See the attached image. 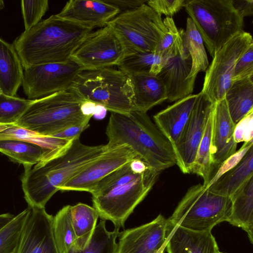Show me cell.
I'll use <instances>...</instances> for the list:
<instances>
[{
    "label": "cell",
    "mask_w": 253,
    "mask_h": 253,
    "mask_svg": "<svg viewBox=\"0 0 253 253\" xmlns=\"http://www.w3.org/2000/svg\"><path fill=\"white\" fill-rule=\"evenodd\" d=\"M108 149L106 144H84L79 137L60 152L42 160L33 167L24 168L22 188L28 206L45 208L63 184Z\"/></svg>",
    "instance_id": "cell-1"
},
{
    "label": "cell",
    "mask_w": 253,
    "mask_h": 253,
    "mask_svg": "<svg viewBox=\"0 0 253 253\" xmlns=\"http://www.w3.org/2000/svg\"><path fill=\"white\" fill-rule=\"evenodd\" d=\"M92 29L56 14L24 31L13 42L23 69L69 60Z\"/></svg>",
    "instance_id": "cell-2"
},
{
    "label": "cell",
    "mask_w": 253,
    "mask_h": 253,
    "mask_svg": "<svg viewBox=\"0 0 253 253\" xmlns=\"http://www.w3.org/2000/svg\"><path fill=\"white\" fill-rule=\"evenodd\" d=\"M106 134L109 149L127 145L140 159L160 173L176 164L171 143L145 112H111Z\"/></svg>",
    "instance_id": "cell-3"
},
{
    "label": "cell",
    "mask_w": 253,
    "mask_h": 253,
    "mask_svg": "<svg viewBox=\"0 0 253 253\" xmlns=\"http://www.w3.org/2000/svg\"><path fill=\"white\" fill-rule=\"evenodd\" d=\"M130 162L101 179L90 193L93 208L100 218L111 221L118 229L124 227L127 218L147 196L161 173L151 168L136 172Z\"/></svg>",
    "instance_id": "cell-4"
},
{
    "label": "cell",
    "mask_w": 253,
    "mask_h": 253,
    "mask_svg": "<svg viewBox=\"0 0 253 253\" xmlns=\"http://www.w3.org/2000/svg\"><path fill=\"white\" fill-rule=\"evenodd\" d=\"M85 101L71 87L34 100L15 126L50 137L69 127L88 124L91 117L81 110Z\"/></svg>",
    "instance_id": "cell-5"
},
{
    "label": "cell",
    "mask_w": 253,
    "mask_h": 253,
    "mask_svg": "<svg viewBox=\"0 0 253 253\" xmlns=\"http://www.w3.org/2000/svg\"><path fill=\"white\" fill-rule=\"evenodd\" d=\"M184 7L211 56L244 31V18L232 0H186Z\"/></svg>",
    "instance_id": "cell-6"
},
{
    "label": "cell",
    "mask_w": 253,
    "mask_h": 253,
    "mask_svg": "<svg viewBox=\"0 0 253 253\" xmlns=\"http://www.w3.org/2000/svg\"><path fill=\"white\" fill-rule=\"evenodd\" d=\"M70 87L84 100L102 106L110 112L126 114L135 110L130 80L120 70L107 67L83 71Z\"/></svg>",
    "instance_id": "cell-7"
},
{
    "label": "cell",
    "mask_w": 253,
    "mask_h": 253,
    "mask_svg": "<svg viewBox=\"0 0 253 253\" xmlns=\"http://www.w3.org/2000/svg\"><path fill=\"white\" fill-rule=\"evenodd\" d=\"M230 197L210 191L198 184L190 187L168 218V227L178 226L196 232H210L227 221L230 214Z\"/></svg>",
    "instance_id": "cell-8"
},
{
    "label": "cell",
    "mask_w": 253,
    "mask_h": 253,
    "mask_svg": "<svg viewBox=\"0 0 253 253\" xmlns=\"http://www.w3.org/2000/svg\"><path fill=\"white\" fill-rule=\"evenodd\" d=\"M107 25L122 42L126 54L135 51L155 52L168 31L161 15L146 3L120 12Z\"/></svg>",
    "instance_id": "cell-9"
},
{
    "label": "cell",
    "mask_w": 253,
    "mask_h": 253,
    "mask_svg": "<svg viewBox=\"0 0 253 253\" xmlns=\"http://www.w3.org/2000/svg\"><path fill=\"white\" fill-rule=\"evenodd\" d=\"M253 44L251 34L243 31L234 36L215 52L206 70L201 91L211 102L215 103L224 98L232 84L237 61Z\"/></svg>",
    "instance_id": "cell-10"
},
{
    "label": "cell",
    "mask_w": 253,
    "mask_h": 253,
    "mask_svg": "<svg viewBox=\"0 0 253 253\" xmlns=\"http://www.w3.org/2000/svg\"><path fill=\"white\" fill-rule=\"evenodd\" d=\"M71 58L64 62L37 65L23 69L22 85L28 99L36 100L71 87L83 71Z\"/></svg>",
    "instance_id": "cell-11"
},
{
    "label": "cell",
    "mask_w": 253,
    "mask_h": 253,
    "mask_svg": "<svg viewBox=\"0 0 253 253\" xmlns=\"http://www.w3.org/2000/svg\"><path fill=\"white\" fill-rule=\"evenodd\" d=\"M126 55L122 42L107 25L90 32L70 58L84 71L118 66Z\"/></svg>",
    "instance_id": "cell-12"
},
{
    "label": "cell",
    "mask_w": 253,
    "mask_h": 253,
    "mask_svg": "<svg viewBox=\"0 0 253 253\" xmlns=\"http://www.w3.org/2000/svg\"><path fill=\"white\" fill-rule=\"evenodd\" d=\"M136 158L138 157L127 145L108 148L63 184L59 190L91 193L101 179Z\"/></svg>",
    "instance_id": "cell-13"
},
{
    "label": "cell",
    "mask_w": 253,
    "mask_h": 253,
    "mask_svg": "<svg viewBox=\"0 0 253 253\" xmlns=\"http://www.w3.org/2000/svg\"><path fill=\"white\" fill-rule=\"evenodd\" d=\"M214 103L201 92L182 133L173 148L176 164L182 172L190 173L197 150Z\"/></svg>",
    "instance_id": "cell-14"
},
{
    "label": "cell",
    "mask_w": 253,
    "mask_h": 253,
    "mask_svg": "<svg viewBox=\"0 0 253 253\" xmlns=\"http://www.w3.org/2000/svg\"><path fill=\"white\" fill-rule=\"evenodd\" d=\"M168 220L159 214L152 221L120 233L117 253H164Z\"/></svg>",
    "instance_id": "cell-15"
},
{
    "label": "cell",
    "mask_w": 253,
    "mask_h": 253,
    "mask_svg": "<svg viewBox=\"0 0 253 253\" xmlns=\"http://www.w3.org/2000/svg\"><path fill=\"white\" fill-rule=\"evenodd\" d=\"M53 219L45 208H31L16 253H59L53 233Z\"/></svg>",
    "instance_id": "cell-16"
},
{
    "label": "cell",
    "mask_w": 253,
    "mask_h": 253,
    "mask_svg": "<svg viewBox=\"0 0 253 253\" xmlns=\"http://www.w3.org/2000/svg\"><path fill=\"white\" fill-rule=\"evenodd\" d=\"M235 126L225 98L214 103L210 148L212 171H216L220 165L236 152Z\"/></svg>",
    "instance_id": "cell-17"
},
{
    "label": "cell",
    "mask_w": 253,
    "mask_h": 253,
    "mask_svg": "<svg viewBox=\"0 0 253 253\" xmlns=\"http://www.w3.org/2000/svg\"><path fill=\"white\" fill-rule=\"evenodd\" d=\"M120 13L118 8L103 0H70L56 15L92 30L106 26Z\"/></svg>",
    "instance_id": "cell-18"
},
{
    "label": "cell",
    "mask_w": 253,
    "mask_h": 253,
    "mask_svg": "<svg viewBox=\"0 0 253 253\" xmlns=\"http://www.w3.org/2000/svg\"><path fill=\"white\" fill-rule=\"evenodd\" d=\"M191 66L190 56L183 59L177 54L170 58L157 74L165 85L168 101H176L192 94L196 77L188 78Z\"/></svg>",
    "instance_id": "cell-19"
},
{
    "label": "cell",
    "mask_w": 253,
    "mask_h": 253,
    "mask_svg": "<svg viewBox=\"0 0 253 253\" xmlns=\"http://www.w3.org/2000/svg\"><path fill=\"white\" fill-rule=\"evenodd\" d=\"M165 249L168 253H218L216 241L210 232H196L180 226L168 227Z\"/></svg>",
    "instance_id": "cell-20"
},
{
    "label": "cell",
    "mask_w": 253,
    "mask_h": 253,
    "mask_svg": "<svg viewBox=\"0 0 253 253\" xmlns=\"http://www.w3.org/2000/svg\"><path fill=\"white\" fill-rule=\"evenodd\" d=\"M197 97L198 94L189 95L153 116L156 126L171 143L173 149L189 118Z\"/></svg>",
    "instance_id": "cell-21"
},
{
    "label": "cell",
    "mask_w": 253,
    "mask_h": 253,
    "mask_svg": "<svg viewBox=\"0 0 253 253\" xmlns=\"http://www.w3.org/2000/svg\"><path fill=\"white\" fill-rule=\"evenodd\" d=\"M127 76L132 86L136 110L146 113L167 100L165 85L157 76L150 74Z\"/></svg>",
    "instance_id": "cell-22"
},
{
    "label": "cell",
    "mask_w": 253,
    "mask_h": 253,
    "mask_svg": "<svg viewBox=\"0 0 253 253\" xmlns=\"http://www.w3.org/2000/svg\"><path fill=\"white\" fill-rule=\"evenodd\" d=\"M231 209L227 222L246 232L253 241V176L230 197Z\"/></svg>",
    "instance_id": "cell-23"
},
{
    "label": "cell",
    "mask_w": 253,
    "mask_h": 253,
    "mask_svg": "<svg viewBox=\"0 0 253 253\" xmlns=\"http://www.w3.org/2000/svg\"><path fill=\"white\" fill-rule=\"evenodd\" d=\"M23 68L12 44L0 37V90L15 96L22 85Z\"/></svg>",
    "instance_id": "cell-24"
},
{
    "label": "cell",
    "mask_w": 253,
    "mask_h": 253,
    "mask_svg": "<svg viewBox=\"0 0 253 253\" xmlns=\"http://www.w3.org/2000/svg\"><path fill=\"white\" fill-rule=\"evenodd\" d=\"M60 151H54L37 143L21 139H0V152L12 161L22 164L24 168L32 167Z\"/></svg>",
    "instance_id": "cell-25"
},
{
    "label": "cell",
    "mask_w": 253,
    "mask_h": 253,
    "mask_svg": "<svg viewBox=\"0 0 253 253\" xmlns=\"http://www.w3.org/2000/svg\"><path fill=\"white\" fill-rule=\"evenodd\" d=\"M253 176V145L235 166L222 174L207 188L216 194L230 198Z\"/></svg>",
    "instance_id": "cell-26"
},
{
    "label": "cell",
    "mask_w": 253,
    "mask_h": 253,
    "mask_svg": "<svg viewBox=\"0 0 253 253\" xmlns=\"http://www.w3.org/2000/svg\"><path fill=\"white\" fill-rule=\"evenodd\" d=\"M224 98L230 118L236 125L253 111V78L233 82Z\"/></svg>",
    "instance_id": "cell-27"
},
{
    "label": "cell",
    "mask_w": 253,
    "mask_h": 253,
    "mask_svg": "<svg viewBox=\"0 0 253 253\" xmlns=\"http://www.w3.org/2000/svg\"><path fill=\"white\" fill-rule=\"evenodd\" d=\"M72 217L76 236V249L83 250L90 240L99 214L93 207L80 203L72 206Z\"/></svg>",
    "instance_id": "cell-28"
},
{
    "label": "cell",
    "mask_w": 253,
    "mask_h": 253,
    "mask_svg": "<svg viewBox=\"0 0 253 253\" xmlns=\"http://www.w3.org/2000/svg\"><path fill=\"white\" fill-rule=\"evenodd\" d=\"M162 57L158 52L135 51L127 54L117 66L127 75H157L162 68Z\"/></svg>",
    "instance_id": "cell-29"
},
{
    "label": "cell",
    "mask_w": 253,
    "mask_h": 253,
    "mask_svg": "<svg viewBox=\"0 0 253 253\" xmlns=\"http://www.w3.org/2000/svg\"><path fill=\"white\" fill-rule=\"evenodd\" d=\"M183 40L192 60L191 70L188 78L196 77L199 72L207 70L209 63L203 39L190 17L187 19Z\"/></svg>",
    "instance_id": "cell-30"
},
{
    "label": "cell",
    "mask_w": 253,
    "mask_h": 253,
    "mask_svg": "<svg viewBox=\"0 0 253 253\" xmlns=\"http://www.w3.org/2000/svg\"><path fill=\"white\" fill-rule=\"evenodd\" d=\"M53 230L59 253H66L71 250H76L72 206H64L53 216Z\"/></svg>",
    "instance_id": "cell-31"
},
{
    "label": "cell",
    "mask_w": 253,
    "mask_h": 253,
    "mask_svg": "<svg viewBox=\"0 0 253 253\" xmlns=\"http://www.w3.org/2000/svg\"><path fill=\"white\" fill-rule=\"evenodd\" d=\"M119 229L109 231L106 221L101 220L96 225L90 240L83 250H70L66 253H117L116 239L120 235Z\"/></svg>",
    "instance_id": "cell-32"
},
{
    "label": "cell",
    "mask_w": 253,
    "mask_h": 253,
    "mask_svg": "<svg viewBox=\"0 0 253 253\" xmlns=\"http://www.w3.org/2000/svg\"><path fill=\"white\" fill-rule=\"evenodd\" d=\"M213 110L208 119L190 172L201 176L204 181L203 185L205 187L208 185L212 174L210 148L211 139Z\"/></svg>",
    "instance_id": "cell-33"
},
{
    "label": "cell",
    "mask_w": 253,
    "mask_h": 253,
    "mask_svg": "<svg viewBox=\"0 0 253 253\" xmlns=\"http://www.w3.org/2000/svg\"><path fill=\"white\" fill-rule=\"evenodd\" d=\"M30 211L28 206L0 230V253H16L22 231Z\"/></svg>",
    "instance_id": "cell-34"
},
{
    "label": "cell",
    "mask_w": 253,
    "mask_h": 253,
    "mask_svg": "<svg viewBox=\"0 0 253 253\" xmlns=\"http://www.w3.org/2000/svg\"><path fill=\"white\" fill-rule=\"evenodd\" d=\"M34 100L0 93V124H14Z\"/></svg>",
    "instance_id": "cell-35"
},
{
    "label": "cell",
    "mask_w": 253,
    "mask_h": 253,
    "mask_svg": "<svg viewBox=\"0 0 253 253\" xmlns=\"http://www.w3.org/2000/svg\"><path fill=\"white\" fill-rule=\"evenodd\" d=\"M21 6L25 31H27L41 22L49 5L47 0H23Z\"/></svg>",
    "instance_id": "cell-36"
},
{
    "label": "cell",
    "mask_w": 253,
    "mask_h": 253,
    "mask_svg": "<svg viewBox=\"0 0 253 253\" xmlns=\"http://www.w3.org/2000/svg\"><path fill=\"white\" fill-rule=\"evenodd\" d=\"M253 44L237 61L234 70L232 83L238 80L253 78Z\"/></svg>",
    "instance_id": "cell-37"
},
{
    "label": "cell",
    "mask_w": 253,
    "mask_h": 253,
    "mask_svg": "<svg viewBox=\"0 0 253 253\" xmlns=\"http://www.w3.org/2000/svg\"><path fill=\"white\" fill-rule=\"evenodd\" d=\"M186 0H150L146 4L157 13L171 17L184 7Z\"/></svg>",
    "instance_id": "cell-38"
},
{
    "label": "cell",
    "mask_w": 253,
    "mask_h": 253,
    "mask_svg": "<svg viewBox=\"0 0 253 253\" xmlns=\"http://www.w3.org/2000/svg\"><path fill=\"white\" fill-rule=\"evenodd\" d=\"M253 145V141L245 142L240 149L227 158L219 167L214 175L212 176L208 188L215 182L222 174L235 166L243 158L248 149Z\"/></svg>",
    "instance_id": "cell-39"
},
{
    "label": "cell",
    "mask_w": 253,
    "mask_h": 253,
    "mask_svg": "<svg viewBox=\"0 0 253 253\" xmlns=\"http://www.w3.org/2000/svg\"><path fill=\"white\" fill-rule=\"evenodd\" d=\"M234 138L237 143L253 141V111L235 125Z\"/></svg>",
    "instance_id": "cell-40"
},
{
    "label": "cell",
    "mask_w": 253,
    "mask_h": 253,
    "mask_svg": "<svg viewBox=\"0 0 253 253\" xmlns=\"http://www.w3.org/2000/svg\"><path fill=\"white\" fill-rule=\"evenodd\" d=\"M163 22L168 29V32L162 38L155 52L164 51L170 47L175 40L180 36V32L172 17H166Z\"/></svg>",
    "instance_id": "cell-41"
},
{
    "label": "cell",
    "mask_w": 253,
    "mask_h": 253,
    "mask_svg": "<svg viewBox=\"0 0 253 253\" xmlns=\"http://www.w3.org/2000/svg\"><path fill=\"white\" fill-rule=\"evenodd\" d=\"M89 126V124L72 126L50 137L70 141L80 137L81 133Z\"/></svg>",
    "instance_id": "cell-42"
},
{
    "label": "cell",
    "mask_w": 253,
    "mask_h": 253,
    "mask_svg": "<svg viewBox=\"0 0 253 253\" xmlns=\"http://www.w3.org/2000/svg\"><path fill=\"white\" fill-rule=\"evenodd\" d=\"M118 8L120 12L136 8L146 3L147 0H103Z\"/></svg>",
    "instance_id": "cell-43"
},
{
    "label": "cell",
    "mask_w": 253,
    "mask_h": 253,
    "mask_svg": "<svg viewBox=\"0 0 253 253\" xmlns=\"http://www.w3.org/2000/svg\"><path fill=\"white\" fill-rule=\"evenodd\" d=\"M232 3L238 12L244 18L253 15V0H232Z\"/></svg>",
    "instance_id": "cell-44"
},
{
    "label": "cell",
    "mask_w": 253,
    "mask_h": 253,
    "mask_svg": "<svg viewBox=\"0 0 253 253\" xmlns=\"http://www.w3.org/2000/svg\"><path fill=\"white\" fill-rule=\"evenodd\" d=\"M95 106V103L86 100L82 104L81 110L84 115L92 117L93 115Z\"/></svg>",
    "instance_id": "cell-45"
},
{
    "label": "cell",
    "mask_w": 253,
    "mask_h": 253,
    "mask_svg": "<svg viewBox=\"0 0 253 253\" xmlns=\"http://www.w3.org/2000/svg\"><path fill=\"white\" fill-rule=\"evenodd\" d=\"M107 111L103 106L96 104L93 116L96 119L101 120L105 117Z\"/></svg>",
    "instance_id": "cell-46"
},
{
    "label": "cell",
    "mask_w": 253,
    "mask_h": 253,
    "mask_svg": "<svg viewBox=\"0 0 253 253\" xmlns=\"http://www.w3.org/2000/svg\"><path fill=\"white\" fill-rule=\"evenodd\" d=\"M14 216L10 213L0 214V230L10 222Z\"/></svg>",
    "instance_id": "cell-47"
},
{
    "label": "cell",
    "mask_w": 253,
    "mask_h": 253,
    "mask_svg": "<svg viewBox=\"0 0 253 253\" xmlns=\"http://www.w3.org/2000/svg\"><path fill=\"white\" fill-rule=\"evenodd\" d=\"M14 126V124H0V132Z\"/></svg>",
    "instance_id": "cell-48"
},
{
    "label": "cell",
    "mask_w": 253,
    "mask_h": 253,
    "mask_svg": "<svg viewBox=\"0 0 253 253\" xmlns=\"http://www.w3.org/2000/svg\"><path fill=\"white\" fill-rule=\"evenodd\" d=\"M4 7V1L2 0H0V10L3 8Z\"/></svg>",
    "instance_id": "cell-49"
},
{
    "label": "cell",
    "mask_w": 253,
    "mask_h": 253,
    "mask_svg": "<svg viewBox=\"0 0 253 253\" xmlns=\"http://www.w3.org/2000/svg\"><path fill=\"white\" fill-rule=\"evenodd\" d=\"M218 253H221V252H219Z\"/></svg>",
    "instance_id": "cell-50"
}]
</instances>
